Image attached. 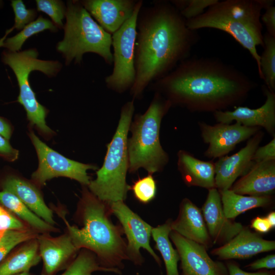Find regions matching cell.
Listing matches in <instances>:
<instances>
[{
  "instance_id": "f6af8a7d",
  "label": "cell",
  "mask_w": 275,
  "mask_h": 275,
  "mask_svg": "<svg viewBox=\"0 0 275 275\" xmlns=\"http://www.w3.org/2000/svg\"><path fill=\"white\" fill-rule=\"evenodd\" d=\"M2 208V207L0 206V209H1Z\"/></svg>"
},
{
  "instance_id": "ab89813d",
  "label": "cell",
  "mask_w": 275,
  "mask_h": 275,
  "mask_svg": "<svg viewBox=\"0 0 275 275\" xmlns=\"http://www.w3.org/2000/svg\"><path fill=\"white\" fill-rule=\"evenodd\" d=\"M227 266L229 275H274L272 272L267 271L247 272L241 269L236 264L231 262L228 263Z\"/></svg>"
},
{
  "instance_id": "52a82bcc",
  "label": "cell",
  "mask_w": 275,
  "mask_h": 275,
  "mask_svg": "<svg viewBox=\"0 0 275 275\" xmlns=\"http://www.w3.org/2000/svg\"><path fill=\"white\" fill-rule=\"evenodd\" d=\"M134 111L133 100L122 107L118 125L107 146L103 165L97 171L96 178L88 185L91 193L102 201H124L129 189L126 181L128 170L127 141Z\"/></svg>"
},
{
  "instance_id": "e0dca14e",
  "label": "cell",
  "mask_w": 275,
  "mask_h": 275,
  "mask_svg": "<svg viewBox=\"0 0 275 275\" xmlns=\"http://www.w3.org/2000/svg\"><path fill=\"white\" fill-rule=\"evenodd\" d=\"M93 19L112 35L132 15L138 0L80 1Z\"/></svg>"
},
{
  "instance_id": "ac0fdd59",
  "label": "cell",
  "mask_w": 275,
  "mask_h": 275,
  "mask_svg": "<svg viewBox=\"0 0 275 275\" xmlns=\"http://www.w3.org/2000/svg\"><path fill=\"white\" fill-rule=\"evenodd\" d=\"M274 249V240L264 239L258 234L243 227L229 241L213 249L211 253L222 260L245 259Z\"/></svg>"
},
{
  "instance_id": "f546056e",
  "label": "cell",
  "mask_w": 275,
  "mask_h": 275,
  "mask_svg": "<svg viewBox=\"0 0 275 275\" xmlns=\"http://www.w3.org/2000/svg\"><path fill=\"white\" fill-rule=\"evenodd\" d=\"M96 271H104L119 273L118 269L107 268L100 265L96 258L90 253L81 252L61 275H92Z\"/></svg>"
},
{
  "instance_id": "b9f144b4",
  "label": "cell",
  "mask_w": 275,
  "mask_h": 275,
  "mask_svg": "<svg viewBox=\"0 0 275 275\" xmlns=\"http://www.w3.org/2000/svg\"><path fill=\"white\" fill-rule=\"evenodd\" d=\"M0 134L9 140L11 135V128L9 124L0 117Z\"/></svg>"
},
{
  "instance_id": "44dd1931",
  "label": "cell",
  "mask_w": 275,
  "mask_h": 275,
  "mask_svg": "<svg viewBox=\"0 0 275 275\" xmlns=\"http://www.w3.org/2000/svg\"><path fill=\"white\" fill-rule=\"evenodd\" d=\"M36 239L43 261L44 275H52L78 250L68 234L55 238L48 235H38Z\"/></svg>"
},
{
  "instance_id": "277c9868",
  "label": "cell",
  "mask_w": 275,
  "mask_h": 275,
  "mask_svg": "<svg viewBox=\"0 0 275 275\" xmlns=\"http://www.w3.org/2000/svg\"><path fill=\"white\" fill-rule=\"evenodd\" d=\"M84 227L78 228L69 224L63 215L68 234L75 246L95 253L102 265L118 269L122 261L129 260L127 244L122 237L123 230L109 218V203L99 200L91 193L85 191L81 200Z\"/></svg>"
},
{
  "instance_id": "9c48e42d",
  "label": "cell",
  "mask_w": 275,
  "mask_h": 275,
  "mask_svg": "<svg viewBox=\"0 0 275 275\" xmlns=\"http://www.w3.org/2000/svg\"><path fill=\"white\" fill-rule=\"evenodd\" d=\"M143 5V1L138 0L131 17L112 35L113 69L105 78V83L109 89L118 93L130 90L134 82L136 20Z\"/></svg>"
},
{
  "instance_id": "8d00e7d4",
  "label": "cell",
  "mask_w": 275,
  "mask_h": 275,
  "mask_svg": "<svg viewBox=\"0 0 275 275\" xmlns=\"http://www.w3.org/2000/svg\"><path fill=\"white\" fill-rule=\"evenodd\" d=\"M261 21L265 24L267 33L275 37V7L273 5L265 9V13L261 16Z\"/></svg>"
},
{
  "instance_id": "1f68e13d",
  "label": "cell",
  "mask_w": 275,
  "mask_h": 275,
  "mask_svg": "<svg viewBox=\"0 0 275 275\" xmlns=\"http://www.w3.org/2000/svg\"><path fill=\"white\" fill-rule=\"evenodd\" d=\"M171 4L186 20L197 17L218 0H172Z\"/></svg>"
},
{
  "instance_id": "5b68a950",
  "label": "cell",
  "mask_w": 275,
  "mask_h": 275,
  "mask_svg": "<svg viewBox=\"0 0 275 275\" xmlns=\"http://www.w3.org/2000/svg\"><path fill=\"white\" fill-rule=\"evenodd\" d=\"M172 104L158 93L147 111L136 115L129 129L131 136L127 141L128 170L134 173L142 168L150 174L160 172L167 164L169 157L159 140L161 120Z\"/></svg>"
},
{
  "instance_id": "60d3db41",
  "label": "cell",
  "mask_w": 275,
  "mask_h": 275,
  "mask_svg": "<svg viewBox=\"0 0 275 275\" xmlns=\"http://www.w3.org/2000/svg\"><path fill=\"white\" fill-rule=\"evenodd\" d=\"M251 227L260 233H266L272 229L266 217L257 216L252 219Z\"/></svg>"
},
{
  "instance_id": "6da1fadb",
  "label": "cell",
  "mask_w": 275,
  "mask_h": 275,
  "mask_svg": "<svg viewBox=\"0 0 275 275\" xmlns=\"http://www.w3.org/2000/svg\"><path fill=\"white\" fill-rule=\"evenodd\" d=\"M168 100L192 112H212L243 103L256 83L219 59L188 58L149 86Z\"/></svg>"
},
{
  "instance_id": "d590c367",
  "label": "cell",
  "mask_w": 275,
  "mask_h": 275,
  "mask_svg": "<svg viewBox=\"0 0 275 275\" xmlns=\"http://www.w3.org/2000/svg\"><path fill=\"white\" fill-rule=\"evenodd\" d=\"M275 160V138L266 145L258 147L253 156V161L259 162Z\"/></svg>"
},
{
  "instance_id": "d6a6232c",
  "label": "cell",
  "mask_w": 275,
  "mask_h": 275,
  "mask_svg": "<svg viewBox=\"0 0 275 275\" xmlns=\"http://www.w3.org/2000/svg\"><path fill=\"white\" fill-rule=\"evenodd\" d=\"M11 5L14 13V24L6 31L5 36L0 39V42L3 41L14 29L22 30L26 25L35 20L37 16L36 10L27 9L21 0L11 1Z\"/></svg>"
},
{
  "instance_id": "f1b7e54d",
  "label": "cell",
  "mask_w": 275,
  "mask_h": 275,
  "mask_svg": "<svg viewBox=\"0 0 275 275\" xmlns=\"http://www.w3.org/2000/svg\"><path fill=\"white\" fill-rule=\"evenodd\" d=\"M264 50L260 56V68L265 85L275 91V37L267 33L263 35Z\"/></svg>"
},
{
  "instance_id": "ffe728a7",
  "label": "cell",
  "mask_w": 275,
  "mask_h": 275,
  "mask_svg": "<svg viewBox=\"0 0 275 275\" xmlns=\"http://www.w3.org/2000/svg\"><path fill=\"white\" fill-rule=\"evenodd\" d=\"M171 226L172 231L203 245L207 250L212 243L202 211L187 198L182 201L178 216L171 221Z\"/></svg>"
},
{
  "instance_id": "7c38bea8",
  "label": "cell",
  "mask_w": 275,
  "mask_h": 275,
  "mask_svg": "<svg viewBox=\"0 0 275 275\" xmlns=\"http://www.w3.org/2000/svg\"><path fill=\"white\" fill-rule=\"evenodd\" d=\"M198 125L203 142L209 145L204 155L213 159L225 156L237 144L249 139L260 129L246 127L238 122L233 124L218 123L210 125L199 122Z\"/></svg>"
},
{
  "instance_id": "4dcf8cb0",
  "label": "cell",
  "mask_w": 275,
  "mask_h": 275,
  "mask_svg": "<svg viewBox=\"0 0 275 275\" xmlns=\"http://www.w3.org/2000/svg\"><path fill=\"white\" fill-rule=\"evenodd\" d=\"M37 236L35 231L29 228L6 231L0 240V263L16 245L36 238Z\"/></svg>"
},
{
  "instance_id": "2e32d148",
  "label": "cell",
  "mask_w": 275,
  "mask_h": 275,
  "mask_svg": "<svg viewBox=\"0 0 275 275\" xmlns=\"http://www.w3.org/2000/svg\"><path fill=\"white\" fill-rule=\"evenodd\" d=\"M202 213L213 243H226L243 228L241 223L233 222L226 216L221 195L216 188L208 189Z\"/></svg>"
},
{
  "instance_id": "e575fe53",
  "label": "cell",
  "mask_w": 275,
  "mask_h": 275,
  "mask_svg": "<svg viewBox=\"0 0 275 275\" xmlns=\"http://www.w3.org/2000/svg\"><path fill=\"white\" fill-rule=\"evenodd\" d=\"M135 198L140 202L147 204L151 202L156 193V182L152 174L139 178L129 187Z\"/></svg>"
},
{
  "instance_id": "74e56055",
  "label": "cell",
  "mask_w": 275,
  "mask_h": 275,
  "mask_svg": "<svg viewBox=\"0 0 275 275\" xmlns=\"http://www.w3.org/2000/svg\"><path fill=\"white\" fill-rule=\"evenodd\" d=\"M18 154V151L13 148L8 140L0 134V155L14 161L17 158Z\"/></svg>"
},
{
  "instance_id": "9a60e30c",
  "label": "cell",
  "mask_w": 275,
  "mask_h": 275,
  "mask_svg": "<svg viewBox=\"0 0 275 275\" xmlns=\"http://www.w3.org/2000/svg\"><path fill=\"white\" fill-rule=\"evenodd\" d=\"M262 91L266 96L264 103L260 107L251 109L242 106L233 111H218L213 113L217 123L230 124L235 121L243 126L263 127L273 137L275 135V92L264 85Z\"/></svg>"
},
{
  "instance_id": "cb8c5ba5",
  "label": "cell",
  "mask_w": 275,
  "mask_h": 275,
  "mask_svg": "<svg viewBox=\"0 0 275 275\" xmlns=\"http://www.w3.org/2000/svg\"><path fill=\"white\" fill-rule=\"evenodd\" d=\"M36 238L26 243L6 258L0 263V275H15L29 271L41 259Z\"/></svg>"
},
{
  "instance_id": "d4e9b609",
  "label": "cell",
  "mask_w": 275,
  "mask_h": 275,
  "mask_svg": "<svg viewBox=\"0 0 275 275\" xmlns=\"http://www.w3.org/2000/svg\"><path fill=\"white\" fill-rule=\"evenodd\" d=\"M226 216L232 219L253 208L265 207L272 201L271 196H251L237 194L231 189L218 190Z\"/></svg>"
},
{
  "instance_id": "4fadbf2b",
  "label": "cell",
  "mask_w": 275,
  "mask_h": 275,
  "mask_svg": "<svg viewBox=\"0 0 275 275\" xmlns=\"http://www.w3.org/2000/svg\"><path fill=\"white\" fill-rule=\"evenodd\" d=\"M169 237L180 257L183 275H228L224 264L213 260L206 248L172 231Z\"/></svg>"
},
{
  "instance_id": "8992f818",
  "label": "cell",
  "mask_w": 275,
  "mask_h": 275,
  "mask_svg": "<svg viewBox=\"0 0 275 275\" xmlns=\"http://www.w3.org/2000/svg\"><path fill=\"white\" fill-rule=\"evenodd\" d=\"M62 40L56 46L66 65L72 61L80 64L85 53L101 57L106 64H113L112 35L106 32L85 9L80 1H68Z\"/></svg>"
},
{
  "instance_id": "ee69618b",
  "label": "cell",
  "mask_w": 275,
  "mask_h": 275,
  "mask_svg": "<svg viewBox=\"0 0 275 275\" xmlns=\"http://www.w3.org/2000/svg\"><path fill=\"white\" fill-rule=\"evenodd\" d=\"M15 275H31V274L29 272V271H25V272H23L15 274Z\"/></svg>"
},
{
  "instance_id": "5bb4252c",
  "label": "cell",
  "mask_w": 275,
  "mask_h": 275,
  "mask_svg": "<svg viewBox=\"0 0 275 275\" xmlns=\"http://www.w3.org/2000/svg\"><path fill=\"white\" fill-rule=\"evenodd\" d=\"M263 136V132L260 130L238 152L220 157L214 162L215 188L218 190L229 189L239 177L248 172L254 163L253 156Z\"/></svg>"
},
{
  "instance_id": "ba28073f",
  "label": "cell",
  "mask_w": 275,
  "mask_h": 275,
  "mask_svg": "<svg viewBox=\"0 0 275 275\" xmlns=\"http://www.w3.org/2000/svg\"><path fill=\"white\" fill-rule=\"evenodd\" d=\"M38 56L35 48L17 52L6 50L2 53V61L15 75L19 88L17 101L25 110L28 120L43 133L50 134L52 131L45 121L47 109L37 101L30 86L29 76L32 71H39L49 77L56 76L62 64L58 61L39 59Z\"/></svg>"
},
{
  "instance_id": "603a6c76",
  "label": "cell",
  "mask_w": 275,
  "mask_h": 275,
  "mask_svg": "<svg viewBox=\"0 0 275 275\" xmlns=\"http://www.w3.org/2000/svg\"><path fill=\"white\" fill-rule=\"evenodd\" d=\"M3 190L10 192L18 198L31 211L48 224L53 226L52 210L48 207L37 189L29 182L11 176L3 184Z\"/></svg>"
},
{
  "instance_id": "836d02e7",
  "label": "cell",
  "mask_w": 275,
  "mask_h": 275,
  "mask_svg": "<svg viewBox=\"0 0 275 275\" xmlns=\"http://www.w3.org/2000/svg\"><path fill=\"white\" fill-rule=\"evenodd\" d=\"M37 10L46 13L59 29H63V20L65 18L66 6L60 0H36Z\"/></svg>"
},
{
  "instance_id": "3957f363",
  "label": "cell",
  "mask_w": 275,
  "mask_h": 275,
  "mask_svg": "<svg viewBox=\"0 0 275 275\" xmlns=\"http://www.w3.org/2000/svg\"><path fill=\"white\" fill-rule=\"evenodd\" d=\"M272 0L218 1L200 16L186 20L187 27L197 31L211 28L230 35L243 47L247 49L255 61L260 78V55L258 46H264L262 24L263 9L273 5Z\"/></svg>"
},
{
  "instance_id": "30bf717a",
  "label": "cell",
  "mask_w": 275,
  "mask_h": 275,
  "mask_svg": "<svg viewBox=\"0 0 275 275\" xmlns=\"http://www.w3.org/2000/svg\"><path fill=\"white\" fill-rule=\"evenodd\" d=\"M30 135L39 160L38 168L32 175L35 183L43 185L49 179L64 176L82 184L89 185L90 180L87 171L96 169L97 167L67 158L49 147L33 131L30 133Z\"/></svg>"
},
{
  "instance_id": "7bdbcfd3",
  "label": "cell",
  "mask_w": 275,
  "mask_h": 275,
  "mask_svg": "<svg viewBox=\"0 0 275 275\" xmlns=\"http://www.w3.org/2000/svg\"><path fill=\"white\" fill-rule=\"evenodd\" d=\"M272 228L275 227V212H269L266 217Z\"/></svg>"
},
{
  "instance_id": "4316f807",
  "label": "cell",
  "mask_w": 275,
  "mask_h": 275,
  "mask_svg": "<svg viewBox=\"0 0 275 275\" xmlns=\"http://www.w3.org/2000/svg\"><path fill=\"white\" fill-rule=\"evenodd\" d=\"M0 203L37 231L48 232L56 230L52 225L37 215L10 192L4 190L0 191Z\"/></svg>"
},
{
  "instance_id": "7a4b0ae2",
  "label": "cell",
  "mask_w": 275,
  "mask_h": 275,
  "mask_svg": "<svg viewBox=\"0 0 275 275\" xmlns=\"http://www.w3.org/2000/svg\"><path fill=\"white\" fill-rule=\"evenodd\" d=\"M135 78L130 90L133 99L146 88L189 58L200 36L170 1H156L141 9L136 26Z\"/></svg>"
},
{
  "instance_id": "484cf974",
  "label": "cell",
  "mask_w": 275,
  "mask_h": 275,
  "mask_svg": "<svg viewBox=\"0 0 275 275\" xmlns=\"http://www.w3.org/2000/svg\"><path fill=\"white\" fill-rule=\"evenodd\" d=\"M171 221L168 220L163 224L152 228L151 236L156 243V248L160 253L165 264L167 275H179L178 262L180 257L170 240L172 231Z\"/></svg>"
},
{
  "instance_id": "8fae6325",
  "label": "cell",
  "mask_w": 275,
  "mask_h": 275,
  "mask_svg": "<svg viewBox=\"0 0 275 275\" xmlns=\"http://www.w3.org/2000/svg\"><path fill=\"white\" fill-rule=\"evenodd\" d=\"M112 211L118 218L123 231L126 235L128 243L127 252L129 260L141 264L142 256L140 250H146L160 264L159 257L150 244L152 228L137 214L132 211L124 203L119 201L108 203Z\"/></svg>"
},
{
  "instance_id": "7402d4cb",
  "label": "cell",
  "mask_w": 275,
  "mask_h": 275,
  "mask_svg": "<svg viewBox=\"0 0 275 275\" xmlns=\"http://www.w3.org/2000/svg\"><path fill=\"white\" fill-rule=\"evenodd\" d=\"M177 164L182 179L187 186L208 189L215 188L214 162L200 160L187 151L180 150Z\"/></svg>"
},
{
  "instance_id": "83f0119b",
  "label": "cell",
  "mask_w": 275,
  "mask_h": 275,
  "mask_svg": "<svg viewBox=\"0 0 275 275\" xmlns=\"http://www.w3.org/2000/svg\"><path fill=\"white\" fill-rule=\"evenodd\" d=\"M47 30L56 32L58 28L52 21L40 15L37 19L26 25L17 34L0 42V47H5L6 50L12 52L19 51L28 39Z\"/></svg>"
},
{
  "instance_id": "d6986e66",
  "label": "cell",
  "mask_w": 275,
  "mask_h": 275,
  "mask_svg": "<svg viewBox=\"0 0 275 275\" xmlns=\"http://www.w3.org/2000/svg\"><path fill=\"white\" fill-rule=\"evenodd\" d=\"M230 189L241 195L271 196L275 189V160L254 162Z\"/></svg>"
},
{
  "instance_id": "f35d334b",
  "label": "cell",
  "mask_w": 275,
  "mask_h": 275,
  "mask_svg": "<svg viewBox=\"0 0 275 275\" xmlns=\"http://www.w3.org/2000/svg\"><path fill=\"white\" fill-rule=\"evenodd\" d=\"M246 267L253 270L263 268L274 269L275 267V255L274 254L267 255L250 263Z\"/></svg>"
}]
</instances>
